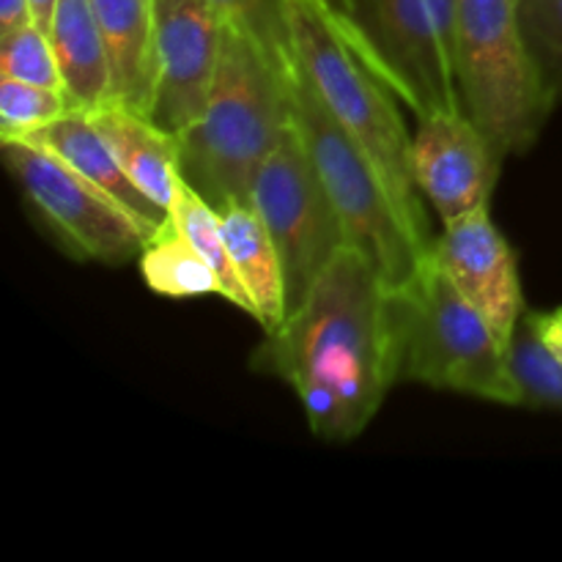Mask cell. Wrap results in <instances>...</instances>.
Wrapping results in <instances>:
<instances>
[{
	"label": "cell",
	"instance_id": "6da1fadb",
	"mask_svg": "<svg viewBox=\"0 0 562 562\" xmlns=\"http://www.w3.org/2000/svg\"><path fill=\"white\" fill-rule=\"evenodd\" d=\"M252 366L294 390L318 439L351 442L401 382L395 289L344 247L283 327L263 335Z\"/></svg>",
	"mask_w": 562,
	"mask_h": 562
},
{
	"label": "cell",
	"instance_id": "7a4b0ae2",
	"mask_svg": "<svg viewBox=\"0 0 562 562\" xmlns=\"http://www.w3.org/2000/svg\"><path fill=\"white\" fill-rule=\"evenodd\" d=\"M289 66L225 20L206 108L176 135L181 179L209 206L250 201L258 168L294 124Z\"/></svg>",
	"mask_w": 562,
	"mask_h": 562
},
{
	"label": "cell",
	"instance_id": "3957f363",
	"mask_svg": "<svg viewBox=\"0 0 562 562\" xmlns=\"http://www.w3.org/2000/svg\"><path fill=\"white\" fill-rule=\"evenodd\" d=\"M291 55L329 113L368 154L395 206L426 245H434L426 198L412 176V135L398 97L355 53L335 16L333 0H285Z\"/></svg>",
	"mask_w": 562,
	"mask_h": 562
},
{
	"label": "cell",
	"instance_id": "277c9868",
	"mask_svg": "<svg viewBox=\"0 0 562 562\" xmlns=\"http://www.w3.org/2000/svg\"><path fill=\"white\" fill-rule=\"evenodd\" d=\"M395 307L401 382H420L494 404L525 406V393L508 360V346L459 294L434 252H428L404 289H395Z\"/></svg>",
	"mask_w": 562,
	"mask_h": 562
},
{
	"label": "cell",
	"instance_id": "5b68a950",
	"mask_svg": "<svg viewBox=\"0 0 562 562\" xmlns=\"http://www.w3.org/2000/svg\"><path fill=\"white\" fill-rule=\"evenodd\" d=\"M289 82L294 126L344 223L346 245L371 258L390 289H404L426 261L431 245H426L409 228L379 170L318 99L307 77L294 64V55Z\"/></svg>",
	"mask_w": 562,
	"mask_h": 562
},
{
	"label": "cell",
	"instance_id": "8992f818",
	"mask_svg": "<svg viewBox=\"0 0 562 562\" xmlns=\"http://www.w3.org/2000/svg\"><path fill=\"white\" fill-rule=\"evenodd\" d=\"M456 77L464 110L505 154L536 146L552 104L519 27V0H453Z\"/></svg>",
	"mask_w": 562,
	"mask_h": 562
},
{
	"label": "cell",
	"instance_id": "52a82bcc",
	"mask_svg": "<svg viewBox=\"0 0 562 562\" xmlns=\"http://www.w3.org/2000/svg\"><path fill=\"white\" fill-rule=\"evenodd\" d=\"M335 16L355 53L417 121L464 110L453 0H340Z\"/></svg>",
	"mask_w": 562,
	"mask_h": 562
},
{
	"label": "cell",
	"instance_id": "ba28073f",
	"mask_svg": "<svg viewBox=\"0 0 562 562\" xmlns=\"http://www.w3.org/2000/svg\"><path fill=\"white\" fill-rule=\"evenodd\" d=\"M250 201L278 247L285 285V313L291 316L305 302L307 291L329 267V261L344 247H349L344 223L294 124L258 168Z\"/></svg>",
	"mask_w": 562,
	"mask_h": 562
},
{
	"label": "cell",
	"instance_id": "9c48e42d",
	"mask_svg": "<svg viewBox=\"0 0 562 562\" xmlns=\"http://www.w3.org/2000/svg\"><path fill=\"white\" fill-rule=\"evenodd\" d=\"M3 162L44 228L75 258L124 263L151 239L108 192L27 140H3Z\"/></svg>",
	"mask_w": 562,
	"mask_h": 562
},
{
	"label": "cell",
	"instance_id": "30bf717a",
	"mask_svg": "<svg viewBox=\"0 0 562 562\" xmlns=\"http://www.w3.org/2000/svg\"><path fill=\"white\" fill-rule=\"evenodd\" d=\"M154 3V102L148 119L170 135L184 132L206 108L225 38L214 0Z\"/></svg>",
	"mask_w": 562,
	"mask_h": 562
},
{
	"label": "cell",
	"instance_id": "8fae6325",
	"mask_svg": "<svg viewBox=\"0 0 562 562\" xmlns=\"http://www.w3.org/2000/svg\"><path fill=\"white\" fill-rule=\"evenodd\" d=\"M412 135V176L442 223L488 206L508 154L467 110H445L417 121Z\"/></svg>",
	"mask_w": 562,
	"mask_h": 562
},
{
	"label": "cell",
	"instance_id": "7c38bea8",
	"mask_svg": "<svg viewBox=\"0 0 562 562\" xmlns=\"http://www.w3.org/2000/svg\"><path fill=\"white\" fill-rule=\"evenodd\" d=\"M431 252L459 294L486 318L494 335L510 346L527 313L519 258L494 225L488 206L442 223V234L434 236Z\"/></svg>",
	"mask_w": 562,
	"mask_h": 562
},
{
	"label": "cell",
	"instance_id": "4fadbf2b",
	"mask_svg": "<svg viewBox=\"0 0 562 562\" xmlns=\"http://www.w3.org/2000/svg\"><path fill=\"white\" fill-rule=\"evenodd\" d=\"M22 140L33 143V146L44 148V151L55 154L60 162L69 165L75 173L97 184L99 190L108 192L115 203L126 209L148 234H157L168 220V212L151 201L130 176L119 165L115 154L99 135L93 126L91 113L88 110H71L64 119L53 121L44 130H36L33 135L22 137Z\"/></svg>",
	"mask_w": 562,
	"mask_h": 562
},
{
	"label": "cell",
	"instance_id": "5bb4252c",
	"mask_svg": "<svg viewBox=\"0 0 562 562\" xmlns=\"http://www.w3.org/2000/svg\"><path fill=\"white\" fill-rule=\"evenodd\" d=\"M91 121L124 173L170 214L181 181L176 135L154 124L148 115L113 102L91 110Z\"/></svg>",
	"mask_w": 562,
	"mask_h": 562
},
{
	"label": "cell",
	"instance_id": "9a60e30c",
	"mask_svg": "<svg viewBox=\"0 0 562 562\" xmlns=\"http://www.w3.org/2000/svg\"><path fill=\"white\" fill-rule=\"evenodd\" d=\"M110 66V102L148 115L154 102V3L93 0Z\"/></svg>",
	"mask_w": 562,
	"mask_h": 562
},
{
	"label": "cell",
	"instance_id": "2e32d148",
	"mask_svg": "<svg viewBox=\"0 0 562 562\" xmlns=\"http://www.w3.org/2000/svg\"><path fill=\"white\" fill-rule=\"evenodd\" d=\"M228 245L236 274L252 302V318L263 335L278 333L285 322V285L278 247L252 201H234L214 209Z\"/></svg>",
	"mask_w": 562,
	"mask_h": 562
},
{
	"label": "cell",
	"instance_id": "e0dca14e",
	"mask_svg": "<svg viewBox=\"0 0 562 562\" xmlns=\"http://www.w3.org/2000/svg\"><path fill=\"white\" fill-rule=\"evenodd\" d=\"M47 33L69 102L88 113L108 104L110 66L93 0H55Z\"/></svg>",
	"mask_w": 562,
	"mask_h": 562
},
{
	"label": "cell",
	"instance_id": "ac0fdd59",
	"mask_svg": "<svg viewBox=\"0 0 562 562\" xmlns=\"http://www.w3.org/2000/svg\"><path fill=\"white\" fill-rule=\"evenodd\" d=\"M140 272L148 289L170 300L187 296H223L225 285L212 269V263L198 252V247L187 239L184 231L168 214L162 228L143 245Z\"/></svg>",
	"mask_w": 562,
	"mask_h": 562
},
{
	"label": "cell",
	"instance_id": "d6986e66",
	"mask_svg": "<svg viewBox=\"0 0 562 562\" xmlns=\"http://www.w3.org/2000/svg\"><path fill=\"white\" fill-rule=\"evenodd\" d=\"M170 217H173V223L184 231L187 239L198 247V252L212 263V269L217 272V278L223 280L225 285V300L252 316L250 294H247V289L241 285L239 274H236L234 269V261H231V252L228 245H225L223 228H220L217 212H214V206H209L184 179L179 181V190H176Z\"/></svg>",
	"mask_w": 562,
	"mask_h": 562
},
{
	"label": "cell",
	"instance_id": "ffe728a7",
	"mask_svg": "<svg viewBox=\"0 0 562 562\" xmlns=\"http://www.w3.org/2000/svg\"><path fill=\"white\" fill-rule=\"evenodd\" d=\"M519 27L543 97L562 102V0H519Z\"/></svg>",
	"mask_w": 562,
	"mask_h": 562
},
{
	"label": "cell",
	"instance_id": "44dd1931",
	"mask_svg": "<svg viewBox=\"0 0 562 562\" xmlns=\"http://www.w3.org/2000/svg\"><path fill=\"white\" fill-rule=\"evenodd\" d=\"M508 360L521 384L527 409H547L562 415V366L541 344L527 316H521L510 338Z\"/></svg>",
	"mask_w": 562,
	"mask_h": 562
},
{
	"label": "cell",
	"instance_id": "7402d4cb",
	"mask_svg": "<svg viewBox=\"0 0 562 562\" xmlns=\"http://www.w3.org/2000/svg\"><path fill=\"white\" fill-rule=\"evenodd\" d=\"M77 110L60 88L0 77V140H22Z\"/></svg>",
	"mask_w": 562,
	"mask_h": 562
},
{
	"label": "cell",
	"instance_id": "603a6c76",
	"mask_svg": "<svg viewBox=\"0 0 562 562\" xmlns=\"http://www.w3.org/2000/svg\"><path fill=\"white\" fill-rule=\"evenodd\" d=\"M0 77L64 91L58 58L42 25L25 22L14 31L0 33Z\"/></svg>",
	"mask_w": 562,
	"mask_h": 562
},
{
	"label": "cell",
	"instance_id": "cb8c5ba5",
	"mask_svg": "<svg viewBox=\"0 0 562 562\" xmlns=\"http://www.w3.org/2000/svg\"><path fill=\"white\" fill-rule=\"evenodd\" d=\"M225 20L256 38L274 60L291 64V36L285 0H214Z\"/></svg>",
	"mask_w": 562,
	"mask_h": 562
},
{
	"label": "cell",
	"instance_id": "d4e9b609",
	"mask_svg": "<svg viewBox=\"0 0 562 562\" xmlns=\"http://www.w3.org/2000/svg\"><path fill=\"white\" fill-rule=\"evenodd\" d=\"M525 316L530 327L536 329L538 338H541V344L552 351L554 360L562 366V307H554V311H527Z\"/></svg>",
	"mask_w": 562,
	"mask_h": 562
},
{
	"label": "cell",
	"instance_id": "484cf974",
	"mask_svg": "<svg viewBox=\"0 0 562 562\" xmlns=\"http://www.w3.org/2000/svg\"><path fill=\"white\" fill-rule=\"evenodd\" d=\"M33 22L31 0H0V33Z\"/></svg>",
	"mask_w": 562,
	"mask_h": 562
},
{
	"label": "cell",
	"instance_id": "4316f807",
	"mask_svg": "<svg viewBox=\"0 0 562 562\" xmlns=\"http://www.w3.org/2000/svg\"><path fill=\"white\" fill-rule=\"evenodd\" d=\"M55 0H31V14L36 25H42L44 31H49V20H53Z\"/></svg>",
	"mask_w": 562,
	"mask_h": 562
},
{
	"label": "cell",
	"instance_id": "83f0119b",
	"mask_svg": "<svg viewBox=\"0 0 562 562\" xmlns=\"http://www.w3.org/2000/svg\"><path fill=\"white\" fill-rule=\"evenodd\" d=\"M333 3H335V5H338V3H340V0H333Z\"/></svg>",
	"mask_w": 562,
	"mask_h": 562
}]
</instances>
